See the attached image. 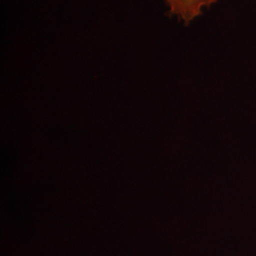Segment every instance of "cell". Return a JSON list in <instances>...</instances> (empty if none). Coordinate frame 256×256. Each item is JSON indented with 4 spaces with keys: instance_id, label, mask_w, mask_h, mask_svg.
<instances>
[{
    "instance_id": "cell-1",
    "label": "cell",
    "mask_w": 256,
    "mask_h": 256,
    "mask_svg": "<svg viewBox=\"0 0 256 256\" xmlns=\"http://www.w3.org/2000/svg\"><path fill=\"white\" fill-rule=\"evenodd\" d=\"M218 0H164L168 14L188 26Z\"/></svg>"
}]
</instances>
